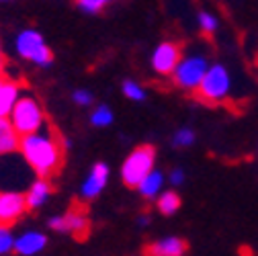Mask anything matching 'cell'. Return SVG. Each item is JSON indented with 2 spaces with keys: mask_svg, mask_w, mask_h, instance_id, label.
I'll use <instances>...</instances> for the list:
<instances>
[{
  "mask_svg": "<svg viewBox=\"0 0 258 256\" xmlns=\"http://www.w3.org/2000/svg\"><path fill=\"white\" fill-rule=\"evenodd\" d=\"M17 51L21 57L25 59H31L37 66H49L53 55H51V49L47 47L45 39L37 33L33 29H25L23 33H19L17 37Z\"/></svg>",
  "mask_w": 258,
  "mask_h": 256,
  "instance_id": "cell-6",
  "label": "cell"
},
{
  "mask_svg": "<svg viewBox=\"0 0 258 256\" xmlns=\"http://www.w3.org/2000/svg\"><path fill=\"white\" fill-rule=\"evenodd\" d=\"M11 123L15 127V132L21 138H25V136H33V134L41 132L45 117H43L39 103L33 97L25 94V97H19V101L15 103V107L11 111Z\"/></svg>",
  "mask_w": 258,
  "mask_h": 256,
  "instance_id": "cell-2",
  "label": "cell"
},
{
  "mask_svg": "<svg viewBox=\"0 0 258 256\" xmlns=\"http://www.w3.org/2000/svg\"><path fill=\"white\" fill-rule=\"evenodd\" d=\"M232 90V76L228 68L221 63H213L209 66L201 86H199V97L207 103H221L228 99V94Z\"/></svg>",
  "mask_w": 258,
  "mask_h": 256,
  "instance_id": "cell-4",
  "label": "cell"
},
{
  "mask_svg": "<svg viewBox=\"0 0 258 256\" xmlns=\"http://www.w3.org/2000/svg\"><path fill=\"white\" fill-rule=\"evenodd\" d=\"M107 5H109L107 0H80L76 7H78L82 13H86V15H99Z\"/></svg>",
  "mask_w": 258,
  "mask_h": 256,
  "instance_id": "cell-21",
  "label": "cell"
},
{
  "mask_svg": "<svg viewBox=\"0 0 258 256\" xmlns=\"http://www.w3.org/2000/svg\"><path fill=\"white\" fill-rule=\"evenodd\" d=\"M25 211H27L25 195L17 193V190H5V193H0V226L3 228H9Z\"/></svg>",
  "mask_w": 258,
  "mask_h": 256,
  "instance_id": "cell-8",
  "label": "cell"
},
{
  "mask_svg": "<svg viewBox=\"0 0 258 256\" xmlns=\"http://www.w3.org/2000/svg\"><path fill=\"white\" fill-rule=\"evenodd\" d=\"M49 195H51V184H49V180H45V178L35 180L33 184L29 186L27 195H25L27 209H37V207H41V205L49 199Z\"/></svg>",
  "mask_w": 258,
  "mask_h": 256,
  "instance_id": "cell-13",
  "label": "cell"
},
{
  "mask_svg": "<svg viewBox=\"0 0 258 256\" xmlns=\"http://www.w3.org/2000/svg\"><path fill=\"white\" fill-rule=\"evenodd\" d=\"M174 146H178V148H188V146H192V142H195V132L192 130H188V127H182V130H178L176 134H174Z\"/></svg>",
  "mask_w": 258,
  "mask_h": 256,
  "instance_id": "cell-22",
  "label": "cell"
},
{
  "mask_svg": "<svg viewBox=\"0 0 258 256\" xmlns=\"http://www.w3.org/2000/svg\"><path fill=\"white\" fill-rule=\"evenodd\" d=\"M45 242H47L45 236L39 232H25L23 236L15 240V250L23 256H33L45 248Z\"/></svg>",
  "mask_w": 258,
  "mask_h": 256,
  "instance_id": "cell-12",
  "label": "cell"
},
{
  "mask_svg": "<svg viewBox=\"0 0 258 256\" xmlns=\"http://www.w3.org/2000/svg\"><path fill=\"white\" fill-rule=\"evenodd\" d=\"M15 248V238L9 228L0 226V254H9Z\"/></svg>",
  "mask_w": 258,
  "mask_h": 256,
  "instance_id": "cell-23",
  "label": "cell"
},
{
  "mask_svg": "<svg viewBox=\"0 0 258 256\" xmlns=\"http://www.w3.org/2000/svg\"><path fill=\"white\" fill-rule=\"evenodd\" d=\"M49 228L55 232H66V234H74L78 238L86 236L88 232V219L82 211L78 209H70L63 215H55L49 219Z\"/></svg>",
  "mask_w": 258,
  "mask_h": 256,
  "instance_id": "cell-9",
  "label": "cell"
},
{
  "mask_svg": "<svg viewBox=\"0 0 258 256\" xmlns=\"http://www.w3.org/2000/svg\"><path fill=\"white\" fill-rule=\"evenodd\" d=\"M121 90H123V94L129 101H144L146 99V90L138 82H134V80H125Z\"/></svg>",
  "mask_w": 258,
  "mask_h": 256,
  "instance_id": "cell-20",
  "label": "cell"
},
{
  "mask_svg": "<svg viewBox=\"0 0 258 256\" xmlns=\"http://www.w3.org/2000/svg\"><path fill=\"white\" fill-rule=\"evenodd\" d=\"M184 252H186V242L176 236L156 240L148 248V256H184Z\"/></svg>",
  "mask_w": 258,
  "mask_h": 256,
  "instance_id": "cell-11",
  "label": "cell"
},
{
  "mask_svg": "<svg viewBox=\"0 0 258 256\" xmlns=\"http://www.w3.org/2000/svg\"><path fill=\"white\" fill-rule=\"evenodd\" d=\"M3 66H5V55H3V49H0V70H3Z\"/></svg>",
  "mask_w": 258,
  "mask_h": 256,
  "instance_id": "cell-27",
  "label": "cell"
},
{
  "mask_svg": "<svg viewBox=\"0 0 258 256\" xmlns=\"http://www.w3.org/2000/svg\"><path fill=\"white\" fill-rule=\"evenodd\" d=\"M209 70V61L205 55H186L180 59V63L176 66L172 80L176 86L184 88V90H199L205 74Z\"/></svg>",
  "mask_w": 258,
  "mask_h": 256,
  "instance_id": "cell-5",
  "label": "cell"
},
{
  "mask_svg": "<svg viewBox=\"0 0 258 256\" xmlns=\"http://www.w3.org/2000/svg\"><path fill=\"white\" fill-rule=\"evenodd\" d=\"M74 103L80 107H88L92 103V94L88 90H76L74 92Z\"/></svg>",
  "mask_w": 258,
  "mask_h": 256,
  "instance_id": "cell-24",
  "label": "cell"
},
{
  "mask_svg": "<svg viewBox=\"0 0 258 256\" xmlns=\"http://www.w3.org/2000/svg\"><path fill=\"white\" fill-rule=\"evenodd\" d=\"M107 180H109V166L105 162H96L86 180L82 182V188H80V193L84 199H94V197H99L103 193V188L107 186Z\"/></svg>",
  "mask_w": 258,
  "mask_h": 256,
  "instance_id": "cell-10",
  "label": "cell"
},
{
  "mask_svg": "<svg viewBox=\"0 0 258 256\" xmlns=\"http://www.w3.org/2000/svg\"><path fill=\"white\" fill-rule=\"evenodd\" d=\"M154 162H156V150L152 146H138L125 158V162L121 166L123 182L127 186L138 188L142 180L154 172Z\"/></svg>",
  "mask_w": 258,
  "mask_h": 256,
  "instance_id": "cell-3",
  "label": "cell"
},
{
  "mask_svg": "<svg viewBox=\"0 0 258 256\" xmlns=\"http://www.w3.org/2000/svg\"><path fill=\"white\" fill-rule=\"evenodd\" d=\"M138 223H140V226H146V223H150V217L148 215H142V217H138Z\"/></svg>",
  "mask_w": 258,
  "mask_h": 256,
  "instance_id": "cell-26",
  "label": "cell"
},
{
  "mask_svg": "<svg viewBox=\"0 0 258 256\" xmlns=\"http://www.w3.org/2000/svg\"><path fill=\"white\" fill-rule=\"evenodd\" d=\"M21 148V136L9 119H0V154H11Z\"/></svg>",
  "mask_w": 258,
  "mask_h": 256,
  "instance_id": "cell-15",
  "label": "cell"
},
{
  "mask_svg": "<svg viewBox=\"0 0 258 256\" xmlns=\"http://www.w3.org/2000/svg\"><path fill=\"white\" fill-rule=\"evenodd\" d=\"M17 101H19V84L13 80H5L0 84V119H7V115H11Z\"/></svg>",
  "mask_w": 258,
  "mask_h": 256,
  "instance_id": "cell-14",
  "label": "cell"
},
{
  "mask_svg": "<svg viewBox=\"0 0 258 256\" xmlns=\"http://www.w3.org/2000/svg\"><path fill=\"white\" fill-rule=\"evenodd\" d=\"M170 182H172L174 186L182 184V182H184V170H182V168H174V170L170 172Z\"/></svg>",
  "mask_w": 258,
  "mask_h": 256,
  "instance_id": "cell-25",
  "label": "cell"
},
{
  "mask_svg": "<svg viewBox=\"0 0 258 256\" xmlns=\"http://www.w3.org/2000/svg\"><path fill=\"white\" fill-rule=\"evenodd\" d=\"M197 23H199V27H201V31H203L205 35H213L215 31H217V27H219L217 17H215L213 13H207V11H201V13H199Z\"/></svg>",
  "mask_w": 258,
  "mask_h": 256,
  "instance_id": "cell-19",
  "label": "cell"
},
{
  "mask_svg": "<svg viewBox=\"0 0 258 256\" xmlns=\"http://www.w3.org/2000/svg\"><path fill=\"white\" fill-rule=\"evenodd\" d=\"M21 152L27 164L45 180L47 176H53L61 166V140L53 132V127H43L33 136L21 138Z\"/></svg>",
  "mask_w": 258,
  "mask_h": 256,
  "instance_id": "cell-1",
  "label": "cell"
},
{
  "mask_svg": "<svg viewBox=\"0 0 258 256\" xmlns=\"http://www.w3.org/2000/svg\"><path fill=\"white\" fill-rule=\"evenodd\" d=\"M156 207L162 215H174L180 207V197L174 190H164L162 195L156 199Z\"/></svg>",
  "mask_w": 258,
  "mask_h": 256,
  "instance_id": "cell-17",
  "label": "cell"
},
{
  "mask_svg": "<svg viewBox=\"0 0 258 256\" xmlns=\"http://www.w3.org/2000/svg\"><path fill=\"white\" fill-rule=\"evenodd\" d=\"M5 82V76H3V70H0V84H3Z\"/></svg>",
  "mask_w": 258,
  "mask_h": 256,
  "instance_id": "cell-28",
  "label": "cell"
},
{
  "mask_svg": "<svg viewBox=\"0 0 258 256\" xmlns=\"http://www.w3.org/2000/svg\"><path fill=\"white\" fill-rule=\"evenodd\" d=\"M180 59H182L180 57V47L176 43L164 41V43H160L152 53V68L158 74H174Z\"/></svg>",
  "mask_w": 258,
  "mask_h": 256,
  "instance_id": "cell-7",
  "label": "cell"
},
{
  "mask_svg": "<svg viewBox=\"0 0 258 256\" xmlns=\"http://www.w3.org/2000/svg\"><path fill=\"white\" fill-rule=\"evenodd\" d=\"M113 119H115V115H113V111H111L107 105L96 107V109L92 111V115H90V123L96 125V127H107V125L113 123Z\"/></svg>",
  "mask_w": 258,
  "mask_h": 256,
  "instance_id": "cell-18",
  "label": "cell"
},
{
  "mask_svg": "<svg viewBox=\"0 0 258 256\" xmlns=\"http://www.w3.org/2000/svg\"><path fill=\"white\" fill-rule=\"evenodd\" d=\"M162 184H164V174L160 172V170H154L150 176H146L142 180V184L138 186V190H140V195L144 199H156L158 193H160V188H162Z\"/></svg>",
  "mask_w": 258,
  "mask_h": 256,
  "instance_id": "cell-16",
  "label": "cell"
}]
</instances>
